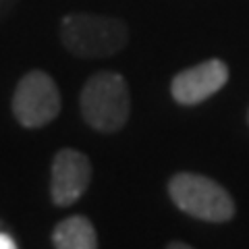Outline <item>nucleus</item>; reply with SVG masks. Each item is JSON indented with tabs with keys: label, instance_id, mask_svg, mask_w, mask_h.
<instances>
[{
	"label": "nucleus",
	"instance_id": "obj_1",
	"mask_svg": "<svg viewBox=\"0 0 249 249\" xmlns=\"http://www.w3.org/2000/svg\"><path fill=\"white\" fill-rule=\"evenodd\" d=\"M60 42L77 58H108L129 44V27L119 17L73 13L60 21Z\"/></svg>",
	"mask_w": 249,
	"mask_h": 249
},
{
	"label": "nucleus",
	"instance_id": "obj_5",
	"mask_svg": "<svg viewBox=\"0 0 249 249\" xmlns=\"http://www.w3.org/2000/svg\"><path fill=\"white\" fill-rule=\"evenodd\" d=\"M91 183V162L79 150L62 147L54 154L50 168V197L58 208L79 201Z\"/></svg>",
	"mask_w": 249,
	"mask_h": 249
},
{
	"label": "nucleus",
	"instance_id": "obj_4",
	"mask_svg": "<svg viewBox=\"0 0 249 249\" xmlns=\"http://www.w3.org/2000/svg\"><path fill=\"white\" fill-rule=\"evenodd\" d=\"M13 116L25 129H40L60 114L62 100L56 81L40 69L25 73L19 79L11 100Z\"/></svg>",
	"mask_w": 249,
	"mask_h": 249
},
{
	"label": "nucleus",
	"instance_id": "obj_9",
	"mask_svg": "<svg viewBox=\"0 0 249 249\" xmlns=\"http://www.w3.org/2000/svg\"><path fill=\"white\" fill-rule=\"evenodd\" d=\"M166 249H193V247L187 245V243H183V241H170Z\"/></svg>",
	"mask_w": 249,
	"mask_h": 249
},
{
	"label": "nucleus",
	"instance_id": "obj_3",
	"mask_svg": "<svg viewBox=\"0 0 249 249\" xmlns=\"http://www.w3.org/2000/svg\"><path fill=\"white\" fill-rule=\"evenodd\" d=\"M168 197L181 212L212 224L229 222L237 212L231 193L214 178L197 173H177L170 177Z\"/></svg>",
	"mask_w": 249,
	"mask_h": 249
},
{
	"label": "nucleus",
	"instance_id": "obj_7",
	"mask_svg": "<svg viewBox=\"0 0 249 249\" xmlns=\"http://www.w3.org/2000/svg\"><path fill=\"white\" fill-rule=\"evenodd\" d=\"M54 249H98V232L83 214H73L60 220L52 231Z\"/></svg>",
	"mask_w": 249,
	"mask_h": 249
},
{
	"label": "nucleus",
	"instance_id": "obj_2",
	"mask_svg": "<svg viewBox=\"0 0 249 249\" xmlns=\"http://www.w3.org/2000/svg\"><path fill=\"white\" fill-rule=\"evenodd\" d=\"M83 121L98 133H116L131 116V96L124 77L116 71L93 73L79 93Z\"/></svg>",
	"mask_w": 249,
	"mask_h": 249
},
{
	"label": "nucleus",
	"instance_id": "obj_10",
	"mask_svg": "<svg viewBox=\"0 0 249 249\" xmlns=\"http://www.w3.org/2000/svg\"><path fill=\"white\" fill-rule=\"evenodd\" d=\"M247 121H249V112H247Z\"/></svg>",
	"mask_w": 249,
	"mask_h": 249
},
{
	"label": "nucleus",
	"instance_id": "obj_6",
	"mask_svg": "<svg viewBox=\"0 0 249 249\" xmlns=\"http://www.w3.org/2000/svg\"><path fill=\"white\" fill-rule=\"evenodd\" d=\"M229 81V67L220 58H210L183 69L170 81V93L181 106H196L212 98Z\"/></svg>",
	"mask_w": 249,
	"mask_h": 249
},
{
	"label": "nucleus",
	"instance_id": "obj_8",
	"mask_svg": "<svg viewBox=\"0 0 249 249\" xmlns=\"http://www.w3.org/2000/svg\"><path fill=\"white\" fill-rule=\"evenodd\" d=\"M0 249H17L15 241L6 235V232H0Z\"/></svg>",
	"mask_w": 249,
	"mask_h": 249
}]
</instances>
